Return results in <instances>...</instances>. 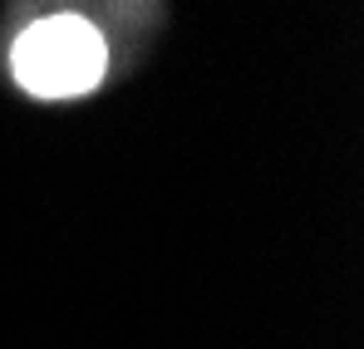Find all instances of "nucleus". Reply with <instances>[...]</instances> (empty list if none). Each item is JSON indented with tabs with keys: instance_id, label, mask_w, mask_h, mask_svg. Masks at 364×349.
Listing matches in <instances>:
<instances>
[{
	"instance_id": "obj_1",
	"label": "nucleus",
	"mask_w": 364,
	"mask_h": 349,
	"mask_svg": "<svg viewBox=\"0 0 364 349\" xmlns=\"http://www.w3.org/2000/svg\"><path fill=\"white\" fill-rule=\"evenodd\" d=\"M109 69L104 35L79 15H45L15 40V79L40 99L89 94Z\"/></svg>"
}]
</instances>
